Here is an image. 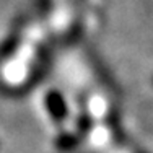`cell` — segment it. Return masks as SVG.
Segmentation results:
<instances>
[{
    "instance_id": "obj_1",
    "label": "cell",
    "mask_w": 153,
    "mask_h": 153,
    "mask_svg": "<svg viewBox=\"0 0 153 153\" xmlns=\"http://www.w3.org/2000/svg\"><path fill=\"white\" fill-rule=\"evenodd\" d=\"M46 106L49 109V112L52 114L54 119L62 121V119L65 117L67 109H65V104H64V98H62L57 91H52L46 96Z\"/></svg>"
}]
</instances>
